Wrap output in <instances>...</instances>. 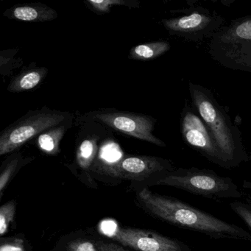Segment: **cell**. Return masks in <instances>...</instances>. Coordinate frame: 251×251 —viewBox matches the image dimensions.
Masks as SVG:
<instances>
[{
  "instance_id": "2e32d148",
  "label": "cell",
  "mask_w": 251,
  "mask_h": 251,
  "mask_svg": "<svg viewBox=\"0 0 251 251\" xmlns=\"http://www.w3.org/2000/svg\"><path fill=\"white\" fill-rule=\"evenodd\" d=\"M229 205L232 211L243 220L251 230V201H235Z\"/></svg>"
},
{
  "instance_id": "277c9868",
  "label": "cell",
  "mask_w": 251,
  "mask_h": 251,
  "mask_svg": "<svg viewBox=\"0 0 251 251\" xmlns=\"http://www.w3.org/2000/svg\"><path fill=\"white\" fill-rule=\"evenodd\" d=\"M154 185L172 186L209 199H240L244 196L233 179L197 167L175 169L158 177Z\"/></svg>"
},
{
  "instance_id": "e0dca14e",
  "label": "cell",
  "mask_w": 251,
  "mask_h": 251,
  "mask_svg": "<svg viewBox=\"0 0 251 251\" xmlns=\"http://www.w3.org/2000/svg\"><path fill=\"white\" fill-rule=\"evenodd\" d=\"M15 211L14 201H10L0 208V234L4 235L8 231V226L14 220Z\"/></svg>"
},
{
  "instance_id": "5b68a950",
  "label": "cell",
  "mask_w": 251,
  "mask_h": 251,
  "mask_svg": "<svg viewBox=\"0 0 251 251\" xmlns=\"http://www.w3.org/2000/svg\"><path fill=\"white\" fill-rule=\"evenodd\" d=\"M66 119L64 113L50 109L30 113L1 133L0 155L13 152L48 129L63 125Z\"/></svg>"
},
{
  "instance_id": "8fae6325",
  "label": "cell",
  "mask_w": 251,
  "mask_h": 251,
  "mask_svg": "<svg viewBox=\"0 0 251 251\" xmlns=\"http://www.w3.org/2000/svg\"><path fill=\"white\" fill-rule=\"evenodd\" d=\"M4 16L12 20L27 23L52 21L58 17L56 11L41 3L16 5L7 10Z\"/></svg>"
},
{
  "instance_id": "7c38bea8",
  "label": "cell",
  "mask_w": 251,
  "mask_h": 251,
  "mask_svg": "<svg viewBox=\"0 0 251 251\" xmlns=\"http://www.w3.org/2000/svg\"><path fill=\"white\" fill-rule=\"evenodd\" d=\"M48 73V69L45 67L25 70L11 82L8 90L11 92H23L35 89L43 81Z\"/></svg>"
},
{
  "instance_id": "7a4b0ae2",
  "label": "cell",
  "mask_w": 251,
  "mask_h": 251,
  "mask_svg": "<svg viewBox=\"0 0 251 251\" xmlns=\"http://www.w3.org/2000/svg\"><path fill=\"white\" fill-rule=\"evenodd\" d=\"M189 91L192 105L208 126L227 169L251 161L239 127L232 123L227 111L217 102L211 91L192 82L189 83Z\"/></svg>"
},
{
  "instance_id": "9c48e42d",
  "label": "cell",
  "mask_w": 251,
  "mask_h": 251,
  "mask_svg": "<svg viewBox=\"0 0 251 251\" xmlns=\"http://www.w3.org/2000/svg\"><path fill=\"white\" fill-rule=\"evenodd\" d=\"M104 173L117 178L143 180L157 174L173 171L172 161L154 156H129L114 164L102 166Z\"/></svg>"
},
{
  "instance_id": "d6986e66",
  "label": "cell",
  "mask_w": 251,
  "mask_h": 251,
  "mask_svg": "<svg viewBox=\"0 0 251 251\" xmlns=\"http://www.w3.org/2000/svg\"><path fill=\"white\" fill-rule=\"evenodd\" d=\"M17 164H18V160H13L1 174V176H0V196L2 197L4 189L6 187L7 184L17 168Z\"/></svg>"
},
{
  "instance_id": "4fadbf2b",
  "label": "cell",
  "mask_w": 251,
  "mask_h": 251,
  "mask_svg": "<svg viewBox=\"0 0 251 251\" xmlns=\"http://www.w3.org/2000/svg\"><path fill=\"white\" fill-rule=\"evenodd\" d=\"M171 46L167 41H157L133 47L129 57L137 61L155 59L170 50Z\"/></svg>"
},
{
  "instance_id": "30bf717a",
  "label": "cell",
  "mask_w": 251,
  "mask_h": 251,
  "mask_svg": "<svg viewBox=\"0 0 251 251\" xmlns=\"http://www.w3.org/2000/svg\"><path fill=\"white\" fill-rule=\"evenodd\" d=\"M114 239L138 251H192L184 242L151 230L120 227Z\"/></svg>"
},
{
  "instance_id": "44dd1931",
  "label": "cell",
  "mask_w": 251,
  "mask_h": 251,
  "mask_svg": "<svg viewBox=\"0 0 251 251\" xmlns=\"http://www.w3.org/2000/svg\"><path fill=\"white\" fill-rule=\"evenodd\" d=\"M0 251H25L24 243L21 239H14L11 242L2 243Z\"/></svg>"
},
{
  "instance_id": "3957f363",
  "label": "cell",
  "mask_w": 251,
  "mask_h": 251,
  "mask_svg": "<svg viewBox=\"0 0 251 251\" xmlns=\"http://www.w3.org/2000/svg\"><path fill=\"white\" fill-rule=\"evenodd\" d=\"M208 53L232 70L251 73V15L230 22L210 39Z\"/></svg>"
},
{
  "instance_id": "603a6c76",
  "label": "cell",
  "mask_w": 251,
  "mask_h": 251,
  "mask_svg": "<svg viewBox=\"0 0 251 251\" xmlns=\"http://www.w3.org/2000/svg\"></svg>"
},
{
  "instance_id": "7402d4cb",
  "label": "cell",
  "mask_w": 251,
  "mask_h": 251,
  "mask_svg": "<svg viewBox=\"0 0 251 251\" xmlns=\"http://www.w3.org/2000/svg\"><path fill=\"white\" fill-rule=\"evenodd\" d=\"M98 251H126L120 245L114 243L100 242L98 245Z\"/></svg>"
},
{
  "instance_id": "5bb4252c",
  "label": "cell",
  "mask_w": 251,
  "mask_h": 251,
  "mask_svg": "<svg viewBox=\"0 0 251 251\" xmlns=\"http://www.w3.org/2000/svg\"><path fill=\"white\" fill-rule=\"evenodd\" d=\"M64 125L48 129L39 135L38 145L43 152L50 155L59 152L60 142L67 130Z\"/></svg>"
},
{
  "instance_id": "ba28073f",
  "label": "cell",
  "mask_w": 251,
  "mask_h": 251,
  "mask_svg": "<svg viewBox=\"0 0 251 251\" xmlns=\"http://www.w3.org/2000/svg\"><path fill=\"white\" fill-rule=\"evenodd\" d=\"M92 119L127 136L161 148L167 146L162 140L152 133L156 120L150 116L123 111H105L94 113Z\"/></svg>"
},
{
  "instance_id": "52a82bcc",
  "label": "cell",
  "mask_w": 251,
  "mask_h": 251,
  "mask_svg": "<svg viewBox=\"0 0 251 251\" xmlns=\"http://www.w3.org/2000/svg\"><path fill=\"white\" fill-rule=\"evenodd\" d=\"M223 23L221 16L202 7L192 8L185 15L162 20L163 25L170 35L194 42L211 39Z\"/></svg>"
},
{
  "instance_id": "9a60e30c",
  "label": "cell",
  "mask_w": 251,
  "mask_h": 251,
  "mask_svg": "<svg viewBox=\"0 0 251 251\" xmlns=\"http://www.w3.org/2000/svg\"><path fill=\"white\" fill-rule=\"evenodd\" d=\"M98 151V144L95 138H88L80 144L77 152V161L81 168L87 169L95 159Z\"/></svg>"
},
{
  "instance_id": "6da1fadb",
  "label": "cell",
  "mask_w": 251,
  "mask_h": 251,
  "mask_svg": "<svg viewBox=\"0 0 251 251\" xmlns=\"http://www.w3.org/2000/svg\"><path fill=\"white\" fill-rule=\"evenodd\" d=\"M139 200L152 215L180 228L203 233L213 239L251 242V233L171 197L152 193L144 188Z\"/></svg>"
},
{
  "instance_id": "ac0fdd59",
  "label": "cell",
  "mask_w": 251,
  "mask_h": 251,
  "mask_svg": "<svg viewBox=\"0 0 251 251\" xmlns=\"http://www.w3.org/2000/svg\"><path fill=\"white\" fill-rule=\"evenodd\" d=\"M85 2L94 11L101 14L109 13L114 5H127V2L123 0H87Z\"/></svg>"
},
{
  "instance_id": "ffe728a7",
  "label": "cell",
  "mask_w": 251,
  "mask_h": 251,
  "mask_svg": "<svg viewBox=\"0 0 251 251\" xmlns=\"http://www.w3.org/2000/svg\"><path fill=\"white\" fill-rule=\"evenodd\" d=\"M69 251H98V249L89 241L80 240L70 244Z\"/></svg>"
},
{
  "instance_id": "8992f818",
  "label": "cell",
  "mask_w": 251,
  "mask_h": 251,
  "mask_svg": "<svg viewBox=\"0 0 251 251\" xmlns=\"http://www.w3.org/2000/svg\"><path fill=\"white\" fill-rule=\"evenodd\" d=\"M180 133L190 148L213 164L227 169L208 126L188 101L180 113Z\"/></svg>"
}]
</instances>
